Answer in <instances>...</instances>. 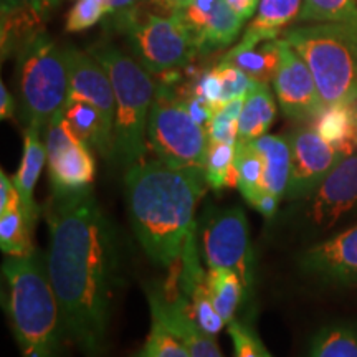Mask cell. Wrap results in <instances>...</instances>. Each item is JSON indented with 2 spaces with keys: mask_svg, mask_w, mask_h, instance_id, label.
<instances>
[{
  "mask_svg": "<svg viewBox=\"0 0 357 357\" xmlns=\"http://www.w3.org/2000/svg\"><path fill=\"white\" fill-rule=\"evenodd\" d=\"M149 2L159 3V6L167 8L169 12H177V10H181V8L189 6L192 0H149Z\"/></svg>",
  "mask_w": 357,
  "mask_h": 357,
  "instance_id": "46",
  "label": "cell"
},
{
  "mask_svg": "<svg viewBox=\"0 0 357 357\" xmlns=\"http://www.w3.org/2000/svg\"><path fill=\"white\" fill-rule=\"evenodd\" d=\"M303 0H260L258 12L235 48H252L265 40H275L300 17Z\"/></svg>",
  "mask_w": 357,
  "mask_h": 357,
  "instance_id": "20",
  "label": "cell"
},
{
  "mask_svg": "<svg viewBox=\"0 0 357 357\" xmlns=\"http://www.w3.org/2000/svg\"><path fill=\"white\" fill-rule=\"evenodd\" d=\"M280 109L293 121H314L326 105L303 58L287 40L280 42V61L273 78Z\"/></svg>",
  "mask_w": 357,
  "mask_h": 357,
  "instance_id": "13",
  "label": "cell"
},
{
  "mask_svg": "<svg viewBox=\"0 0 357 357\" xmlns=\"http://www.w3.org/2000/svg\"><path fill=\"white\" fill-rule=\"evenodd\" d=\"M280 42L281 40H265L252 48H231L222 60L230 61L240 70L245 71L253 82L270 83L273 82L276 68L280 61Z\"/></svg>",
  "mask_w": 357,
  "mask_h": 357,
  "instance_id": "25",
  "label": "cell"
},
{
  "mask_svg": "<svg viewBox=\"0 0 357 357\" xmlns=\"http://www.w3.org/2000/svg\"><path fill=\"white\" fill-rule=\"evenodd\" d=\"M298 229L319 236L357 220V154L347 155L305 199L298 200Z\"/></svg>",
  "mask_w": 357,
  "mask_h": 357,
  "instance_id": "9",
  "label": "cell"
},
{
  "mask_svg": "<svg viewBox=\"0 0 357 357\" xmlns=\"http://www.w3.org/2000/svg\"><path fill=\"white\" fill-rule=\"evenodd\" d=\"M111 6V15H118V13H123L129 10L136 6L137 0H108Z\"/></svg>",
  "mask_w": 357,
  "mask_h": 357,
  "instance_id": "45",
  "label": "cell"
},
{
  "mask_svg": "<svg viewBox=\"0 0 357 357\" xmlns=\"http://www.w3.org/2000/svg\"><path fill=\"white\" fill-rule=\"evenodd\" d=\"M331 25H334V29L344 37V40L349 43L352 52H354L357 56V12L354 15H351L349 19L337 22V24H331Z\"/></svg>",
  "mask_w": 357,
  "mask_h": 357,
  "instance_id": "42",
  "label": "cell"
},
{
  "mask_svg": "<svg viewBox=\"0 0 357 357\" xmlns=\"http://www.w3.org/2000/svg\"><path fill=\"white\" fill-rule=\"evenodd\" d=\"M47 220V270L63 314L66 337L86 357H101L118 281L114 227L91 189L53 194Z\"/></svg>",
  "mask_w": 357,
  "mask_h": 357,
  "instance_id": "1",
  "label": "cell"
},
{
  "mask_svg": "<svg viewBox=\"0 0 357 357\" xmlns=\"http://www.w3.org/2000/svg\"><path fill=\"white\" fill-rule=\"evenodd\" d=\"M316 131L344 155L354 154L357 146V102L356 105L326 106L314 119Z\"/></svg>",
  "mask_w": 357,
  "mask_h": 357,
  "instance_id": "23",
  "label": "cell"
},
{
  "mask_svg": "<svg viewBox=\"0 0 357 357\" xmlns=\"http://www.w3.org/2000/svg\"><path fill=\"white\" fill-rule=\"evenodd\" d=\"M235 144L212 141L208 142L207 162H205V181H207V185L215 192L236 187Z\"/></svg>",
  "mask_w": 357,
  "mask_h": 357,
  "instance_id": "29",
  "label": "cell"
},
{
  "mask_svg": "<svg viewBox=\"0 0 357 357\" xmlns=\"http://www.w3.org/2000/svg\"><path fill=\"white\" fill-rule=\"evenodd\" d=\"M245 98H236L222 105L213 113L207 126L208 139L212 142H229L235 144L238 141V119L243 108Z\"/></svg>",
  "mask_w": 357,
  "mask_h": 357,
  "instance_id": "33",
  "label": "cell"
},
{
  "mask_svg": "<svg viewBox=\"0 0 357 357\" xmlns=\"http://www.w3.org/2000/svg\"><path fill=\"white\" fill-rule=\"evenodd\" d=\"M2 3L19 7L24 12L33 15L42 24H45L48 17H50L53 7L58 3V0H2Z\"/></svg>",
  "mask_w": 357,
  "mask_h": 357,
  "instance_id": "40",
  "label": "cell"
},
{
  "mask_svg": "<svg viewBox=\"0 0 357 357\" xmlns=\"http://www.w3.org/2000/svg\"><path fill=\"white\" fill-rule=\"evenodd\" d=\"M151 321L153 323L144 344L132 357H190L184 339L159 318L151 316Z\"/></svg>",
  "mask_w": 357,
  "mask_h": 357,
  "instance_id": "31",
  "label": "cell"
},
{
  "mask_svg": "<svg viewBox=\"0 0 357 357\" xmlns=\"http://www.w3.org/2000/svg\"><path fill=\"white\" fill-rule=\"evenodd\" d=\"M236 189L245 202L253 205L261 192L263 159L252 141L238 139L235 144Z\"/></svg>",
  "mask_w": 357,
  "mask_h": 357,
  "instance_id": "28",
  "label": "cell"
},
{
  "mask_svg": "<svg viewBox=\"0 0 357 357\" xmlns=\"http://www.w3.org/2000/svg\"><path fill=\"white\" fill-rule=\"evenodd\" d=\"M227 326H229V334L234 341L235 357H263L261 339L250 326L236 318Z\"/></svg>",
  "mask_w": 357,
  "mask_h": 357,
  "instance_id": "36",
  "label": "cell"
},
{
  "mask_svg": "<svg viewBox=\"0 0 357 357\" xmlns=\"http://www.w3.org/2000/svg\"><path fill=\"white\" fill-rule=\"evenodd\" d=\"M181 266L178 284H181V293L189 303L190 316L204 333L217 337V334L227 324L213 306L208 278L202 268V257L197 247V227L187 236L182 250Z\"/></svg>",
  "mask_w": 357,
  "mask_h": 357,
  "instance_id": "15",
  "label": "cell"
},
{
  "mask_svg": "<svg viewBox=\"0 0 357 357\" xmlns=\"http://www.w3.org/2000/svg\"><path fill=\"white\" fill-rule=\"evenodd\" d=\"M243 22V19H240L231 10L227 0H215V6L205 22L202 32L195 37V47H197L199 55H207V53L234 43L242 30Z\"/></svg>",
  "mask_w": 357,
  "mask_h": 357,
  "instance_id": "24",
  "label": "cell"
},
{
  "mask_svg": "<svg viewBox=\"0 0 357 357\" xmlns=\"http://www.w3.org/2000/svg\"><path fill=\"white\" fill-rule=\"evenodd\" d=\"M215 71L218 75L222 84V102H229L236 98H245L248 95V91L252 89L253 82L245 71H242L238 66H235L230 61L222 60L220 63L215 66Z\"/></svg>",
  "mask_w": 357,
  "mask_h": 357,
  "instance_id": "35",
  "label": "cell"
},
{
  "mask_svg": "<svg viewBox=\"0 0 357 357\" xmlns=\"http://www.w3.org/2000/svg\"><path fill=\"white\" fill-rule=\"evenodd\" d=\"M114 17V25L126 35L134 58L151 75L185 68L199 55L189 26L176 12L158 15L134 6Z\"/></svg>",
  "mask_w": 357,
  "mask_h": 357,
  "instance_id": "8",
  "label": "cell"
},
{
  "mask_svg": "<svg viewBox=\"0 0 357 357\" xmlns=\"http://www.w3.org/2000/svg\"><path fill=\"white\" fill-rule=\"evenodd\" d=\"M208 288H211V296L213 306L225 324L235 319L236 311L245 300L247 288H245L242 278L235 271L227 270V268H213L208 270Z\"/></svg>",
  "mask_w": 357,
  "mask_h": 357,
  "instance_id": "27",
  "label": "cell"
},
{
  "mask_svg": "<svg viewBox=\"0 0 357 357\" xmlns=\"http://www.w3.org/2000/svg\"><path fill=\"white\" fill-rule=\"evenodd\" d=\"M40 134H42V128L26 126L20 166L19 171L15 174V177L12 178L17 190H19L22 202H24L26 220H29L33 230L35 225H37V218L40 215L37 204H35L33 192L40 176H42L45 162H47V147H45V142H42Z\"/></svg>",
  "mask_w": 357,
  "mask_h": 357,
  "instance_id": "19",
  "label": "cell"
},
{
  "mask_svg": "<svg viewBox=\"0 0 357 357\" xmlns=\"http://www.w3.org/2000/svg\"><path fill=\"white\" fill-rule=\"evenodd\" d=\"M307 357H357V321L323 326L312 337Z\"/></svg>",
  "mask_w": 357,
  "mask_h": 357,
  "instance_id": "26",
  "label": "cell"
},
{
  "mask_svg": "<svg viewBox=\"0 0 357 357\" xmlns=\"http://www.w3.org/2000/svg\"><path fill=\"white\" fill-rule=\"evenodd\" d=\"M63 116L77 136L91 151L102 158L114 159V131L106 124L101 111L82 98L68 96L63 106Z\"/></svg>",
  "mask_w": 357,
  "mask_h": 357,
  "instance_id": "18",
  "label": "cell"
},
{
  "mask_svg": "<svg viewBox=\"0 0 357 357\" xmlns=\"http://www.w3.org/2000/svg\"><path fill=\"white\" fill-rule=\"evenodd\" d=\"M303 273L328 284H357V223L307 247L301 253Z\"/></svg>",
  "mask_w": 357,
  "mask_h": 357,
  "instance_id": "14",
  "label": "cell"
},
{
  "mask_svg": "<svg viewBox=\"0 0 357 357\" xmlns=\"http://www.w3.org/2000/svg\"><path fill=\"white\" fill-rule=\"evenodd\" d=\"M276 102L266 83L255 82L243 100L238 119V139L253 141L265 136L275 121Z\"/></svg>",
  "mask_w": 357,
  "mask_h": 357,
  "instance_id": "22",
  "label": "cell"
},
{
  "mask_svg": "<svg viewBox=\"0 0 357 357\" xmlns=\"http://www.w3.org/2000/svg\"><path fill=\"white\" fill-rule=\"evenodd\" d=\"M192 95L202 98L205 102L212 106L213 109H218L223 105L222 102V84L218 79V75L215 68L204 71L200 78L195 82L194 88H192Z\"/></svg>",
  "mask_w": 357,
  "mask_h": 357,
  "instance_id": "38",
  "label": "cell"
},
{
  "mask_svg": "<svg viewBox=\"0 0 357 357\" xmlns=\"http://www.w3.org/2000/svg\"><path fill=\"white\" fill-rule=\"evenodd\" d=\"M284 40L303 58L326 106L357 102V56L331 24L294 26Z\"/></svg>",
  "mask_w": 357,
  "mask_h": 357,
  "instance_id": "6",
  "label": "cell"
},
{
  "mask_svg": "<svg viewBox=\"0 0 357 357\" xmlns=\"http://www.w3.org/2000/svg\"><path fill=\"white\" fill-rule=\"evenodd\" d=\"M261 351H263V357H273V356H271V352L266 349V347H265V344H263V347H261Z\"/></svg>",
  "mask_w": 357,
  "mask_h": 357,
  "instance_id": "47",
  "label": "cell"
},
{
  "mask_svg": "<svg viewBox=\"0 0 357 357\" xmlns=\"http://www.w3.org/2000/svg\"><path fill=\"white\" fill-rule=\"evenodd\" d=\"M147 301H149L151 316L159 318L166 323L174 333L184 339L189 347L190 357H223L215 337L204 333L190 316L189 303L184 294L177 293L176 296H166L158 289H146Z\"/></svg>",
  "mask_w": 357,
  "mask_h": 357,
  "instance_id": "17",
  "label": "cell"
},
{
  "mask_svg": "<svg viewBox=\"0 0 357 357\" xmlns=\"http://www.w3.org/2000/svg\"><path fill=\"white\" fill-rule=\"evenodd\" d=\"M65 60L70 78L68 96L82 98L95 105L101 111L106 124L114 131L116 98L106 70L91 53L75 47L65 48Z\"/></svg>",
  "mask_w": 357,
  "mask_h": 357,
  "instance_id": "16",
  "label": "cell"
},
{
  "mask_svg": "<svg viewBox=\"0 0 357 357\" xmlns=\"http://www.w3.org/2000/svg\"><path fill=\"white\" fill-rule=\"evenodd\" d=\"M213 6H215V0H192L189 6L176 12L185 22V25L189 26L194 42L195 37L202 32L205 22H207L208 15H211Z\"/></svg>",
  "mask_w": 357,
  "mask_h": 357,
  "instance_id": "37",
  "label": "cell"
},
{
  "mask_svg": "<svg viewBox=\"0 0 357 357\" xmlns=\"http://www.w3.org/2000/svg\"><path fill=\"white\" fill-rule=\"evenodd\" d=\"M111 79L116 98L114 162L124 167L142 162L147 153V119L155 96L151 73L136 58L113 43H98L89 50Z\"/></svg>",
  "mask_w": 357,
  "mask_h": 357,
  "instance_id": "4",
  "label": "cell"
},
{
  "mask_svg": "<svg viewBox=\"0 0 357 357\" xmlns=\"http://www.w3.org/2000/svg\"><path fill=\"white\" fill-rule=\"evenodd\" d=\"M357 12V0H303L298 20L337 24Z\"/></svg>",
  "mask_w": 357,
  "mask_h": 357,
  "instance_id": "32",
  "label": "cell"
},
{
  "mask_svg": "<svg viewBox=\"0 0 357 357\" xmlns=\"http://www.w3.org/2000/svg\"><path fill=\"white\" fill-rule=\"evenodd\" d=\"M6 311L22 357H60L66 329L52 287L47 260L37 248L24 257H7Z\"/></svg>",
  "mask_w": 357,
  "mask_h": 357,
  "instance_id": "3",
  "label": "cell"
},
{
  "mask_svg": "<svg viewBox=\"0 0 357 357\" xmlns=\"http://www.w3.org/2000/svg\"><path fill=\"white\" fill-rule=\"evenodd\" d=\"M287 137L291 146V172L284 199L301 200L318 189L326 176L347 155L321 137L314 126H300Z\"/></svg>",
  "mask_w": 357,
  "mask_h": 357,
  "instance_id": "12",
  "label": "cell"
},
{
  "mask_svg": "<svg viewBox=\"0 0 357 357\" xmlns=\"http://www.w3.org/2000/svg\"><path fill=\"white\" fill-rule=\"evenodd\" d=\"M280 202H281L280 197H276V195L270 194V192L261 190L260 194H258L255 204H253L252 207L255 208V211L260 212L263 217L273 218L276 215V212H278Z\"/></svg>",
  "mask_w": 357,
  "mask_h": 357,
  "instance_id": "41",
  "label": "cell"
},
{
  "mask_svg": "<svg viewBox=\"0 0 357 357\" xmlns=\"http://www.w3.org/2000/svg\"><path fill=\"white\" fill-rule=\"evenodd\" d=\"M19 208H24L19 190H17L12 178L7 177L3 171H0V215L19 211Z\"/></svg>",
  "mask_w": 357,
  "mask_h": 357,
  "instance_id": "39",
  "label": "cell"
},
{
  "mask_svg": "<svg viewBox=\"0 0 357 357\" xmlns=\"http://www.w3.org/2000/svg\"><path fill=\"white\" fill-rule=\"evenodd\" d=\"M13 114H15V100L6 84L0 83V118L12 119Z\"/></svg>",
  "mask_w": 357,
  "mask_h": 357,
  "instance_id": "44",
  "label": "cell"
},
{
  "mask_svg": "<svg viewBox=\"0 0 357 357\" xmlns=\"http://www.w3.org/2000/svg\"><path fill=\"white\" fill-rule=\"evenodd\" d=\"M106 15H111L108 0H77L66 17L65 30L70 33L83 32L105 19Z\"/></svg>",
  "mask_w": 357,
  "mask_h": 357,
  "instance_id": "34",
  "label": "cell"
},
{
  "mask_svg": "<svg viewBox=\"0 0 357 357\" xmlns=\"http://www.w3.org/2000/svg\"><path fill=\"white\" fill-rule=\"evenodd\" d=\"M17 55V89L26 126L47 128L63 109L70 93L65 50L45 32L20 47Z\"/></svg>",
  "mask_w": 357,
  "mask_h": 357,
  "instance_id": "5",
  "label": "cell"
},
{
  "mask_svg": "<svg viewBox=\"0 0 357 357\" xmlns=\"http://www.w3.org/2000/svg\"><path fill=\"white\" fill-rule=\"evenodd\" d=\"M208 142L207 128L192 118L184 98L160 83L147 119V146L155 159L172 169L205 176Z\"/></svg>",
  "mask_w": 357,
  "mask_h": 357,
  "instance_id": "7",
  "label": "cell"
},
{
  "mask_svg": "<svg viewBox=\"0 0 357 357\" xmlns=\"http://www.w3.org/2000/svg\"><path fill=\"white\" fill-rule=\"evenodd\" d=\"M200 257L208 270L227 268L242 278L247 293L255 278V257L242 207L211 208L200 223Z\"/></svg>",
  "mask_w": 357,
  "mask_h": 357,
  "instance_id": "10",
  "label": "cell"
},
{
  "mask_svg": "<svg viewBox=\"0 0 357 357\" xmlns=\"http://www.w3.org/2000/svg\"><path fill=\"white\" fill-rule=\"evenodd\" d=\"M204 174L172 169L159 159L126 169L129 220L147 258L159 266L181 260L187 236L197 227L195 207L204 195Z\"/></svg>",
  "mask_w": 357,
  "mask_h": 357,
  "instance_id": "2",
  "label": "cell"
},
{
  "mask_svg": "<svg viewBox=\"0 0 357 357\" xmlns=\"http://www.w3.org/2000/svg\"><path fill=\"white\" fill-rule=\"evenodd\" d=\"M33 229L26 220L24 208L0 215V248L7 257L29 255L32 245Z\"/></svg>",
  "mask_w": 357,
  "mask_h": 357,
  "instance_id": "30",
  "label": "cell"
},
{
  "mask_svg": "<svg viewBox=\"0 0 357 357\" xmlns=\"http://www.w3.org/2000/svg\"><path fill=\"white\" fill-rule=\"evenodd\" d=\"M45 147L53 194H75L93 187L96 162L91 149L71 131L63 109L48 123Z\"/></svg>",
  "mask_w": 357,
  "mask_h": 357,
  "instance_id": "11",
  "label": "cell"
},
{
  "mask_svg": "<svg viewBox=\"0 0 357 357\" xmlns=\"http://www.w3.org/2000/svg\"><path fill=\"white\" fill-rule=\"evenodd\" d=\"M252 142L263 159L261 190L283 199L291 172V146L288 137L265 134Z\"/></svg>",
  "mask_w": 357,
  "mask_h": 357,
  "instance_id": "21",
  "label": "cell"
},
{
  "mask_svg": "<svg viewBox=\"0 0 357 357\" xmlns=\"http://www.w3.org/2000/svg\"><path fill=\"white\" fill-rule=\"evenodd\" d=\"M231 10H234L240 19L247 20L253 13L257 12L258 6H260V0H227Z\"/></svg>",
  "mask_w": 357,
  "mask_h": 357,
  "instance_id": "43",
  "label": "cell"
}]
</instances>
